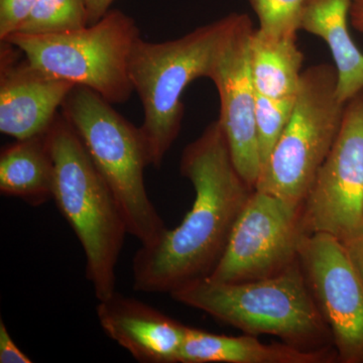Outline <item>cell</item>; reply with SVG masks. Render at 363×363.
Returning a JSON list of instances; mask_svg holds the SVG:
<instances>
[{"instance_id": "cell-5", "label": "cell", "mask_w": 363, "mask_h": 363, "mask_svg": "<svg viewBox=\"0 0 363 363\" xmlns=\"http://www.w3.org/2000/svg\"><path fill=\"white\" fill-rule=\"evenodd\" d=\"M61 112L106 182L140 247L155 245L167 226L147 194L145 169L150 166L142 128L133 125L94 90L75 85Z\"/></svg>"}, {"instance_id": "cell-23", "label": "cell", "mask_w": 363, "mask_h": 363, "mask_svg": "<svg viewBox=\"0 0 363 363\" xmlns=\"http://www.w3.org/2000/svg\"><path fill=\"white\" fill-rule=\"evenodd\" d=\"M341 242L343 243L351 264L363 284V233Z\"/></svg>"}, {"instance_id": "cell-21", "label": "cell", "mask_w": 363, "mask_h": 363, "mask_svg": "<svg viewBox=\"0 0 363 363\" xmlns=\"http://www.w3.org/2000/svg\"><path fill=\"white\" fill-rule=\"evenodd\" d=\"M38 0H0V40L16 33Z\"/></svg>"}, {"instance_id": "cell-24", "label": "cell", "mask_w": 363, "mask_h": 363, "mask_svg": "<svg viewBox=\"0 0 363 363\" xmlns=\"http://www.w3.org/2000/svg\"><path fill=\"white\" fill-rule=\"evenodd\" d=\"M114 0H84L86 11H87L88 26L93 25L101 20L108 13L109 7Z\"/></svg>"}, {"instance_id": "cell-14", "label": "cell", "mask_w": 363, "mask_h": 363, "mask_svg": "<svg viewBox=\"0 0 363 363\" xmlns=\"http://www.w3.org/2000/svg\"><path fill=\"white\" fill-rule=\"evenodd\" d=\"M338 362L334 348L304 350L290 344H266L257 336L238 337L210 333L187 326L179 363H331Z\"/></svg>"}, {"instance_id": "cell-17", "label": "cell", "mask_w": 363, "mask_h": 363, "mask_svg": "<svg viewBox=\"0 0 363 363\" xmlns=\"http://www.w3.org/2000/svg\"><path fill=\"white\" fill-rule=\"evenodd\" d=\"M304 54L297 39L276 38L253 30L250 42V65L257 94L272 99L297 94Z\"/></svg>"}, {"instance_id": "cell-4", "label": "cell", "mask_w": 363, "mask_h": 363, "mask_svg": "<svg viewBox=\"0 0 363 363\" xmlns=\"http://www.w3.org/2000/svg\"><path fill=\"white\" fill-rule=\"evenodd\" d=\"M238 14L199 26L179 39L156 43L138 39L130 62L133 92L143 104L140 128L150 167L160 168L183 123L184 91L196 79L209 78Z\"/></svg>"}, {"instance_id": "cell-8", "label": "cell", "mask_w": 363, "mask_h": 363, "mask_svg": "<svg viewBox=\"0 0 363 363\" xmlns=\"http://www.w3.org/2000/svg\"><path fill=\"white\" fill-rule=\"evenodd\" d=\"M301 210L302 204L255 189L208 279L242 283L271 278L292 267L306 235Z\"/></svg>"}, {"instance_id": "cell-16", "label": "cell", "mask_w": 363, "mask_h": 363, "mask_svg": "<svg viewBox=\"0 0 363 363\" xmlns=\"http://www.w3.org/2000/svg\"><path fill=\"white\" fill-rule=\"evenodd\" d=\"M55 166L47 131L16 140L0 154V193L33 207L52 199Z\"/></svg>"}, {"instance_id": "cell-11", "label": "cell", "mask_w": 363, "mask_h": 363, "mask_svg": "<svg viewBox=\"0 0 363 363\" xmlns=\"http://www.w3.org/2000/svg\"><path fill=\"white\" fill-rule=\"evenodd\" d=\"M253 30L250 16L238 14L209 79L218 91V121L234 164L248 185L255 189L262 162L255 126L257 93L250 65V42Z\"/></svg>"}, {"instance_id": "cell-19", "label": "cell", "mask_w": 363, "mask_h": 363, "mask_svg": "<svg viewBox=\"0 0 363 363\" xmlns=\"http://www.w3.org/2000/svg\"><path fill=\"white\" fill-rule=\"evenodd\" d=\"M295 97L272 99L257 94L255 126L262 168L269 160L290 121Z\"/></svg>"}, {"instance_id": "cell-25", "label": "cell", "mask_w": 363, "mask_h": 363, "mask_svg": "<svg viewBox=\"0 0 363 363\" xmlns=\"http://www.w3.org/2000/svg\"><path fill=\"white\" fill-rule=\"evenodd\" d=\"M350 18L353 28L358 32L363 33V0H352Z\"/></svg>"}, {"instance_id": "cell-10", "label": "cell", "mask_w": 363, "mask_h": 363, "mask_svg": "<svg viewBox=\"0 0 363 363\" xmlns=\"http://www.w3.org/2000/svg\"><path fill=\"white\" fill-rule=\"evenodd\" d=\"M298 260L338 362L363 363V284L343 243L329 234H306Z\"/></svg>"}, {"instance_id": "cell-6", "label": "cell", "mask_w": 363, "mask_h": 363, "mask_svg": "<svg viewBox=\"0 0 363 363\" xmlns=\"http://www.w3.org/2000/svg\"><path fill=\"white\" fill-rule=\"evenodd\" d=\"M140 38L135 21L113 9L79 30L52 35L13 33L4 40L18 48L40 70L90 88L116 104L128 101L133 94L130 62Z\"/></svg>"}, {"instance_id": "cell-3", "label": "cell", "mask_w": 363, "mask_h": 363, "mask_svg": "<svg viewBox=\"0 0 363 363\" xmlns=\"http://www.w3.org/2000/svg\"><path fill=\"white\" fill-rule=\"evenodd\" d=\"M54 161L52 199L82 245L86 279L98 301L116 292V267L128 233L106 182L63 114L47 131Z\"/></svg>"}, {"instance_id": "cell-15", "label": "cell", "mask_w": 363, "mask_h": 363, "mask_svg": "<svg viewBox=\"0 0 363 363\" xmlns=\"http://www.w3.org/2000/svg\"><path fill=\"white\" fill-rule=\"evenodd\" d=\"M352 0H307L300 30L326 43L337 72V96L342 104L363 90V54L348 30Z\"/></svg>"}, {"instance_id": "cell-9", "label": "cell", "mask_w": 363, "mask_h": 363, "mask_svg": "<svg viewBox=\"0 0 363 363\" xmlns=\"http://www.w3.org/2000/svg\"><path fill=\"white\" fill-rule=\"evenodd\" d=\"M305 234L345 241L363 233V90L346 102L333 147L302 203Z\"/></svg>"}, {"instance_id": "cell-7", "label": "cell", "mask_w": 363, "mask_h": 363, "mask_svg": "<svg viewBox=\"0 0 363 363\" xmlns=\"http://www.w3.org/2000/svg\"><path fill=\"white\" fill-rule=\"evenodd\" d=\"M331 64L303 71L292 116L260 169L255 189L302 204L335 143L345 111Z\"/></svg>"}, {"instance_id": "cell-18", "label": "cell", "mask_w": 363, "mask_h": 363, "mask_svg": "<svg viewBox=\"0 0 363 363\" xmlns=\"http://www.w3.org/2000/svg\"><path fill=\"white\" fill-rule=\"evenodd\" d=\"M87 26L84 0H38L16 33L52 35L71 32Z\"/></svg>"}, {"instance_id": "cell-2", "label": "cell", "mask_w": 363, "mask_h": 363, "mask_svg": "<svg viewBox=\"0 0 363 363\" xmlns=\"http://www.w3.org/2000/svg\"><path fill=\"white\" fill-rule=\"evenodd\" d=\"M169 296L245 334L276 336L304 350L334 348L330 329L313 297L300 260L271 278L242 283L206 278Z\"/></svg>"}, {"instance_id": "cell-1", "label": "cell", "mask_w": 363, "mask_h": 363, "mask_svg": "<svg viewBox=\"0 0 363 363\" xmlns=\"http://www.w3.org/2000/svg\"><path fill=\"white\" fill-rule=\"evenodd\" d=\"M180 172L194 187V202L180 225L135 252L133 279L138 292L171 295L209 278L255 191L238 173L218 119L185 147Z\"/></svg>"}, {"instance_id": "cell-13", "label": "cell", "mask_w": 363, "mask_h": 363, "mask_svg": "<svg viewBox=\"0 0 363 363\" xmlns=\"http://www.w3.org/2000/svg\"><path fill=\"white\" fill-rule=\"evenodd\" d=\"M98 322L107 337L140 363H179L187 326L116 291L99 301Z\"/></svg>"}, {"instance_id": "cell-20", "label": "cell", "mask_w": 363, "mask_h": 363, "mask_svg": "<svg viewBox=\"0 0 363 363\" xmlns=\"http://www.w3.org/2000/svg\"><path fill=\"white\" fill-rule=\"evenodd\" d=\"M259 18L257 30L267 35L297 39L307 0H250Z\"/></svg>"}, {"instance_id": "cell-12", "label": "cell", "mask_w": 363, "mask_h": 363, "mask_svg": "<svg viewBox=\"0 0 363 363\" xmlns=\"http://www.w3.org/2000/svg\"><path fill=\"white\" fill-rule=\"evenodd\" d=\"M73 83L33 66L11 43L0 48V131L25 140L49 130Z\"/></svg>"}, {"instance_id": "cell-22", "label": "cell", "mask_w": 363, "mask_h": 363, "mask_svg": "<svg viewBox=\"0 0 363 363\" xmlns=\"http://www.w3.org/2000/svg\"><path fill=\"white\" fill-rule=\"evenodd\" d=\"M32 360L26 357L14 343L13 337L7 330L4 320H0V363H30Z\"/></svg>"}]
</instances>
